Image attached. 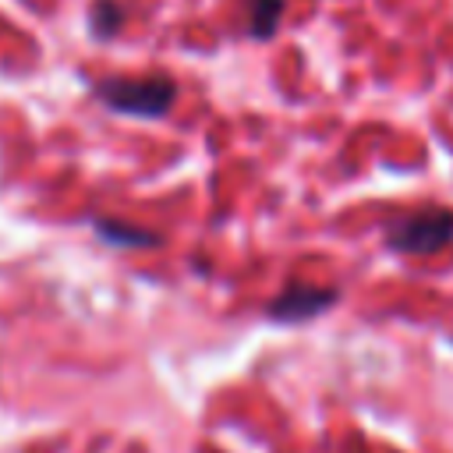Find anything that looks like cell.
Wrapping results in <instances>:
<instances>
[{
	"instance_id": "6da1fadb",
	"label": "cell",
	"mask_w": 453,
	"mask_h": 453,
	"mask_svg": "<svg viewBox=\"0 0 453 453\" xmlns=\"http://www.w3.org/2000/svg\"><path fill=\"white\" fill-rule=\"evenodd\" d=\"M92 96L110 106L113 113L124 117H149L159 120L173 99H177V85L166 74H142V78H127V74H113V78H99L92 85Z\"/></svg>"
},
{
	"instance_id": "7a4b0ae2",
	"label": "cell",
	"mask_w": 453,
	"mask_h": 453,
	"mask_svg": "<svg viewBox=\"0 0 453 453\" xmlns=\"http://www.w3.org/2000/svg\"><path fill=\"white\" fill-rule=\"evenodd\" d=\"M446 244H453V209L449 205H425V209H414L386 226V248H393L400 255H435Z\"/></svg>"
},
{
	"instance_id": "3957f363",
	"label": "cell",
	"mask_w": 453,
	"mask_h": 453,
	"mask_svg": "<svg viewBox=\"0 0 453 453\" xmlns=\"http://www.w3.org/2000/svg\"><path fill=\"white\" fill-rule=\"evenodd\" d=\"M336 301H340V290H336V287L290 283V287H283V290L269 301L265 315H269L273 322H287V326H294V322H308V319L329 311Z\"/></svg>"
},
{
	"instance_id": "277c9868",
	"label": "cell",
	"mask_w": 453,
	"mask_h": 453,
	"mask_svg": "<svg viewBox=\"0 0 453 453\" xmlns=\"http://www.w3.org/2000/svg\"><path fill=\"white\" fill-rule=\"evenodd\" d=\"M92 230H96L99 241L117 244V248H156V244H163V237H159L156 230L131 226V223H120V219H103V216H96V219H92Z\"/></svg>"
},
{
	"instance_id": "5b68a950",
	"label": "cell",
	"mask_w": 453,
	"mask_h": 453,
	"mask_svg": "<svg viewBox=\"0 0 453 453\" xmlns=\"http://www.w3.org/2000/svg\"><path fill=\"white\" fill-rule=\"evenodd\" d=\"M124 18H127V7L120 0H92V7H88V32L96 39H113L124 28Z\"/></svg>"
},
{
	"instance_id": "8992f818",
	"label": "cell",
	"mask_w": 453,
	"mask_h": 453,
	"mask_svg": "<svg viewBox=\"0 0 453 453\" xmlns=\"http://www.w3.org/2000/svg\"><path fill=\"white\" fill-rule=\"evenodd\" d=\"M283 18V0H248V35L273 39Z\"/></svg>"
}]
</instances>
